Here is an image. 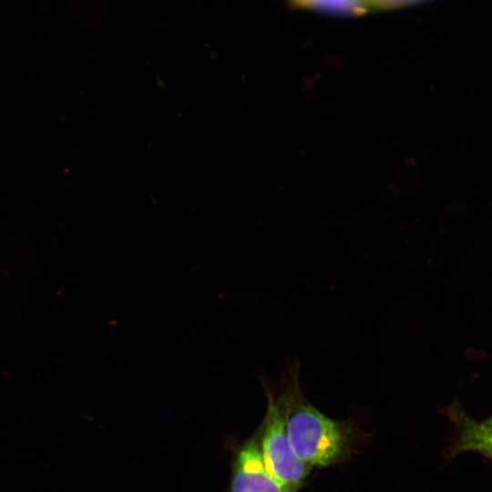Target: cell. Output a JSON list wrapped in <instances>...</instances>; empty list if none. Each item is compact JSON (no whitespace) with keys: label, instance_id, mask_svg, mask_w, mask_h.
<instances>
[{"label":"cell","instance_id":"1","mask_svg":"<svg viewBox=\"0 0 492 492\" xmlns=\"http://www.w3.org/2000/svg\"><path fill=\"white\" fill-rule=\"evenodd\" d=\"M296 356L285 361L278 382L264 375L282 403L286 429L296 456L306 465L329 466L346 459L354 442L350 421L333 419L309 402L300 380Z\"/></svg>","mask_w":492,"mask_h":492},{"label":"cell","instance_id":"2","mask_svg":"<svg viewBox=\"0 0 492 492\" xmlns=\"http://www.w3.org/2000/svg\"><path fill=\"white\" fill-rule=\"evenodd\" d=\"M261 382L268 400L266 415L260 427L263 460L275 479L292 492H297L313 467L296 456L287 433L282 403L264 375Z\"/></svg>","mask_w":492,"mask_h":492},{"label":"cell","instance_id":"3","mask_svg":"<svg viewBox=\"0 0 492 492\" xmlns=\"http://www.w3.org/2000/svg\"><path fill=\"white\" fill-rule=\"evenodd\" d=\"M240 449L232 471L231 492H292L267 470L258 431Z\"/></svg>","mask_w":492,"mask_h":492},{"label":"cell","instance_id":"4","mask_svg":"<svg viewBox=\"0 0 492 492\" xmlns=\"http://www.w3.org/2000/svg\"><path fill=\"white\" fill-rule=\"evenodd\" d=\"M445 415L456 427V436L445 456L452 459L464 452H474L492 463V423L470 417L458 404L446 407Z\"/></svg>","mask_w":492,"mask_h":492},{"label":"cell","instance_id":"5","mask_svg":"<svg viewBox=\"0 0 492 492\" xmlns=\"http://www.w3.org/2000/svg\"><path fill=\"white\" fill-rule=\"evenodd\" d=\"M299 2L333 11H356L361 7L363 0H298Z\"/></svg>","mask_w":492,"mask_h":492},{"label":"cell","instance_id":"6","mask_svg":"<svg viewBox=\"0 0 492 492\" xmlns=\"http://www.w3.org/2000/svg\"><path fill=\"white\" fill-rule=\"evenodd\" d=\"M400 1H402V0H387L386 4H393V3L400 2Z\"/></svg>","mask_w":492,"mask_h":492},{"label":"cell","instance_id":"7","mask_svg":"<svg viewBox=\"0 0 492 492\" xmlns=\"http://www.w3.org/2000/svg\"><path fill=\"white\" fill-rule=\"evenodd\" d=\"M485 420H487V421H488V422H491V423H492V415H490V416H489L488 418H487V419H485Z\"/></svg>","mask_w":492,"mask_h":492}]
</instances>
